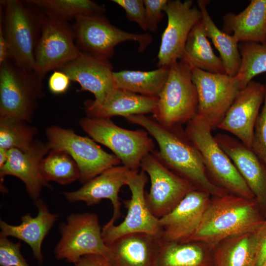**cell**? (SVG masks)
Segmentation results:
<instances>
[{
  "instance_id": "1",
  "label": "cell",
  "mask_w": 266,
  "mask_h": 266,
  "mask_svg": "<svg viewBox=\"0 0 266 266\" xmlns=\"http://www.w3.org/2000/svg\"><path fill=\"white\" fill-rule=\"evenodd\" d=\"M126 119L145 130L157 143L159 149L155 152L162 162L197 189L213 197L228 194L210 179L200 152L182 125L165 126L146 115H132Z\"/></svg>"
},
{
  "instance_id": "2",
  "label": "cell",
  "mask_w": 266,
  "mask_h": 266,
  "mask_svg": "<svg viewBox=\"0 0 266 266\" xmlns=\"http://www.w3.org/2000/svg\"><path fill=\"white\" fill-rule=\"evenodd\" d=\"M255 200L230 194L213 197L188 242H200L213 250L228 238L257 231L265 220Z\"/></svg>"
},
{
  "instance_id": "3",
  "label": "cell",
  "mask_w": 266,
  "mask_h": 266,
  "mask_svg": "<svg viewBox=\"0 0 266 266\" xmlns=\"http://www.w3.org/2000/svg\"><path fill=\"white\" fill-rule=\"evenodd\" d=\"M0 22L8 43L10 60L34 71V54L45 14L28 0H0Z\"/></svg>"
},
{
  "instance_id": "4",
  "label": "cell",
  "mask_w": 266,
  "mask_h": 266,
  "mask_svg": "<svg viewBox=\"0 0 266 266\" xmlns=\"http://www.w3.org/2000/svg\"><path fill=\"white\" fill-rule=\"evenodd\" d=\"M184 130L200 152L207 173L215 185L230 194L255 200L231 159L212 135V129L207 123L195 116Z\"/></svg>"
},
{
  "instance_id": "5",
  "label": "cell",
  "mask_w": 266,
  "mask_h": 266,
  "mask_svg": "<svg viewBox=\"0 0 266 266\" xmlns=\"http://www.w3.org/2000/svg\"><path fill=\"white\" fill-rule=\"evenodd\" d=\"M79 125L92 139L108 147L131 170H138L143 159L154 150L153 140L144 129H126L110 118L86 117L80 120Z\"/></svg>"
},
{
  "instance_id": "6",
  "label": "cell",
  "mask_w": 266,
  "mask_h": 266,
  "mask_svg": "<svg viewBox=\"0 0 266 266\" xmlns=\"http://www.w3.org/2000/svg\"><path fill=\"white\" fill-rule=\"evenodd\" d=\"M198 105L192 67L179 60L169 66L168 76L158 97L153 117L165 126L182 125L196 116Z\"/></svg>"
},
{
  "instance_id": "7",
  "label": "cell",
  "mask_w": 266,
  "mask_h": 266,
  "mask_svg": "<svg viewBox=\"0 0 266 266\" xmlns=\"http://www.w3.org/2000/svg\"><path fill=\"white\" fill-rule=\"evenodd\" d=\"M42 80L10 59L0 65V117L30 123L42 96Z\"/></svg>"
},
{
  "instance_id": "8",
  "label": "cell",
  "mask_w": 266,
  "mask_h": 266,
  "mask_svg": "<svg viewBox=\"0 0 266 266\" xmlns=\"http://www.w3.org/2000/svg\"><path fill=\"white\" fill-rule=\"evenodd\" d=\"M73 29L80 51L96 57L108 60L119 43L133 40L143 52L152 42L148 33L137 34L123 31L111 24L103 14L83 15L74 19Z\"/></svg>"
},
{
  "instance_id": "9",
  "label": "cell",
  "mask_w": 266,
  "mask_h": 266,
  "mask_svg": "<svg viewBox=\"0 0 266 266\" xmlns=\"http://www.w3.org/2000/svg\"><path fill=\"white\" fill-rule=\"evenodd\" d=\"M46 135L50 150H62L76 162L80 171L79 180L83 184L121 163L115 155L105 151L93 139L79 135L72 130L52 126L47 129Z\"/></svg>"
},
{
  "instance_id": "10",
  "label": "cell",
  "mask_w": 266,
  "mask_h": 266,
  "mask_svg": "<svg viewBox=\"0 0 266 266\" xmlns=\"http://www.w3.org/2000/svg\"><path fill=\"white\" fill-rule=\"evenodd\" d=\"M61 238L54 249L56 258L75 264L87 255L106 258L108 248L105 243L98 216L93 212L74 213L59 228Z\"/></svg>"
},
{
  "instance_id": "11",
  "label": "cell",
  "mask_w": 266,
  "mask_h": 266,
  "mask_svg": "<svg viewBox=\"0 0 266 266\" xmlns=\"http://www.w3.org/2000/svg\"><path fill=\"white\" fill-rule=\"evenodd\" d=\"M192 79L198 96L196 116L212 130L217 128L242 90L238 77L192 67Z\"/></svg>"
},
{
  "instance_id": "12",
  "label": "cell",
  "mask_w": 266,
  "mask_h": 266,
  "mask_svg": "<svg viewBox=\"0 0 266 266\" xmlns=\"http://www.w3.org/2000/svg\"><path fill=\"white\" fill-rule=\"evenodd\" d=\"M140 168L148 174L151 182L149 192L145 194L147 206L159 219L172 210L187 194L197 189L169 169L155 150L143 159Z\"/></svg>"
},
{
  "instance_id": "13",
  "label": "cell",
  "mask_w": 266,
  "mask_h": 266,
  "mask_svg": "<svg viewBox=\"0 0 266 266\" xmlns=\"http://www.w3.org/2000/svg\"><path fill=\"white\" fill-rule=\"evenodd\" d=\"M73 27L67 21L45 17L34 54V71L41 79L49 71L59 69L80 53Z\"/></svg>"
},
{
  "instance_id": "14",
  "label": "cell",
  "mask_w": 266,
  "mask_h": 266,
  "mask_svg": "<svg viewBox=\"0 0 266 266\" xmlns=\"http://www.w3.org/2000/svg\"><path fill=\"white\" fill-rule=\"evenodd\" d=\"M147 181V174L142 170H133L130 174L126 185L130 190L131 198L123 201L127 215L119 224L103 227L102 237L106 245L133 233H145L161 236L159 219L150 212L146 201L145 187Z\"/></svg>"
},
{
  "instance_id": "15",
  "label": "cell",
  "mask_w": 266,
  "mask_h": 266,
  "mask_svg": "<svg viewBox=\"0 0 266 266\" xmlns=\"http://www.w3.org/2000/svg\"><path fill=\"white\" fill-rule=\"evenodd\" d=\"M167 24L162 35L158 66L169 67L181 60L189 34L202 18L200 10L191 0H168L164 8Z\"/></svg>"
},
{
  "instance_id": "16",
  "label": "cell",
  "mask_w": 266,
  "mask_h": 266,
  "mask_svg": "<svg viewBox=\"0 0 266 266\" xmlns=\"http://www.w3.org/2000/svg\"><path fill=\"white\" fill-rule=\"evenodd\" d=\"M210 195L195 189L169 213L159 219L165 242H187L198 229L210 200Z\"/></svg>"
},
{
  "instance_id": "17",
  "label": "cell",
  "mask_w": 266,
  "mask_h": 266,
  "mask_svg": "<svg viewBox=\"0 0 266 266\" xmlns=\"http://www.w3.org/2000/svg\"><path fill=\"white\" fill-rule=\"evenodd\" d=\"M50 150L47 143L38 140H35L26 150L16 148L7 150V161L0 167L1 192H6L3 184L4 177L14 176L24 183L30 197L35 203L39 199L43 187L51 188L40 170V163Z\"/></svg>"
},
{
  "instance_id": "18",
  "label": "cell",
  "mask_w": 266,
  "mask_h": 266,
  "mask_svg": "<svg viewBox=\"0 0 266 266\" xmlns=\"http://www.w3.org/2000/svg\"><path fill=\"white\" fill-rule=\"evenodd\" d=\"M265 84L251 81L241 90L217 127L251 148L255 123L265 97Z\"/></svg>"
},
{
  "instance_id": "19",
  "label": "cell",
  "mask_w": 266,
  "mask_h": 266,
  "mask_svg": "<svg viewBox=\"0 0 266 266\" xmlns=\"http://www.w3.org/2000/svg\"><path fill=\"white\" fill-rule=\"evenodd\" d=\"M133 171L123 165L116 166L84 183L78 190L63 194L69 202L83 201L88 206L97 204L103 199L109 200L113 206V215L105 226L114 225L121 215L120 190L126 185Z\"/></svg>"
},
{
  "instance_id": "20",
  "label": "cell",
  "mask_w": 266,
  "mask_h": 266,
  "mask_svg": "<svg viewBox=\"0 0 266 266\" xmlns=\"http://www.w3.org/2000/svg\"><path fill=\"white\" fill-rule=\"evenodd\" d=\"M77 82L80 91L92 93L97 102L102 101L116 88L113 66L108 60L102 59L80 51L78 56L59 69Z\"/></svg>"
},
{
  "instance_id": "21",
  "label": "cell",
  "mask_w": 266,
  "mask_h": 266,
  "mask_svg": "<svg viewBox=\"0 0 266 266\" xmlns=\"http://www.w3.org/2000/svg\"><path fill=\"white\" fill-rule=\"evenodd\" d=\"M214 138L247 183L259 205L266 212V166L238 139L224 133H218Z\"/></svg>"
},
{
  "instance_id": "22",
  "label": "cell",
  "mask_w": 266,
  "mask_h": 266,
  "mask_svg": "<svg viewBox=\"0 0 266 266\" xmlns=\"http://www.w3.org/2000/svg\"><path fill=\"white\" fill-rule=\"evenodd\" d=\"M163 240L145 233L124 235L107 245L106 259L112 266H156Z\"/></svg>"
},
{
  "instance_id": "23",
  "label": "cell",
  "mask_w": 266,
  "mask_h": 266,
  "mask_svg": "<svg viewBox=\"0 0 266 266\" xmlns=\"http://www.w3.org/2000/svg\"><path fill=\"white\" fill-rule=\"evenodd\" d=\"M158 98L144 96L118 87L101 102L86 100L84 109L87 117L111 118L115 116L126 118L132 115L153 114Z\"/></svg>"
},
{
  "instance_id": "24",
  "label": "cell",
  "mask_w": 266,
  "mask_h": 266,
  "mask_svg": "<svg viewBox=\"0 0 266 266\" xmlns=\"http://www.w3.org/2000/svg\"><path fill=\"white\" fill-rule=\"evenodd\" d=\"M35 203L38 209L37 215L33 217L27 213L22 216L19 225H10L0 220V236L14 237L25 242L31 247L33 257L38 263L42 264L43 260L42 242L59 215L51 213L41 199H39Z\"/></svg>"
},
{
  "instance_id": "25",
  "label": "cell",
  "mask_w": 266,
  "mask_h": 266,
  "mask_svg": "<svg viewBox=\"0 0 266 266\" xmlns=\"http://www.w3.org/2000/svg\"><path fill=\"white\" fill-rule=\"evenodd\" d=\"M238 42L266 44V0H252L240 13H228L222 30Z\"/></svg>"
},
{
  "instance_id": "26",
  "label": "cell",
  "mask_w": 266,
  "mask_h": 266,
  "mask_svg": "<svg viewBox=\"0 0 266 266\" xmlns=\"http://www.w3.org/2000/svg\"><path fill=\"white\" fill-rule=\"evenodd\" d=\"M207 38L201 19L191 31L180 60L192 68L212 73L226 74L221 58L214 53Z\"/></svg>"
},
{
  "instance_id": "27",
  "label": "cell",
  "mask_w": 266,
  "mask_h": 266,
  "mask_svg": "<svg viewBox=\"0 0 266 266\" xmlns=\"http://www.w3.org/2000/svg\"><path fill=\"white\" fill-rule=\"evenodd\" d=\"M156 266H214L212 250L198 242L163 241Z\"/></svg>"
},
{
  "instance_id": "28",
  "label": "cell",
  "mask_w": 266,
  "mask_h": 266,
  "mask_svg": "<svg viewBox=\"0 0 266 266\" xmlns=\"http://www.w3.org/2000/svg\"><path fill=\"white\" fill-rule=\"evenodd\" d=\"M257 231L228 238L212 250L214 266H254Z\"/></svg>"
},
{
  "instance_id": "29",
  "label": "cell",
  "mask_w": 266,
  "mask_h": 266,
  "mask_svg": "<svg viewBox=\"0 0 266 266\" xmlns=\"http://www.w3.org/2000/svg\"><path fill=\"white\" fill-rule=\"evenodd\" d=\"M208 2V0H205L197 1L198 7L202 13L201 20L206 35L218 51L226 74L234 76L238 72L241 61L238 42L233 35L225 33L215 24L206 8Z\"/></svg>"
},
{
  "instance_id": "30",
  "label": "cell",
  "mask_w": 266,
  "mask_h": 266,
  "mask_svg": "<svg viewBox=\"0 0 266 266\" xmlns=\"http://www.w3.org/2000/svg\"><path fill=\"white\" fill-rule=\"evenodd\" d=\"M169 67L148 71L123 70L113 72L117 87L138 94L158 98L169 74Z\"/></svg>"
},
{
  "instance_id": "31",
  "label": "cell",
  "mask_w": 266,
  "mask_h": 266,
  "mask_svg": "<svg viewBox=\"0 0 266 266\" xmlns=\"http://www.w3.org/2000/svg\"><path fill=\"white\" fill-rule=\"evenodd\" d=\"M40 170L47 182H56L65 185L79 180L80 171L76 162L65 151L51 149L42 159Z\"/></svg>"
},
{
  "instance_id": "32",
  "label": "cell",
  "mask_w": 266,
  "mask_h": 266,
  "mask_svg": "<svg viewBox=\"0 0 266 266\" xmlns=\"http://www.w3.org/2000/svg\"><path fill=\"white\" fill-rule=\"evenodd\" d=\"M46 15L66 21L78 16L103 14L105 9L90 0H29Z\"/></svg>"
},
{
  "instance_id": "33",
  "label": "cell",
  "mask_w": 266,
  "mask_h": 266,
  "mask_svg": "<svg viewBox=\"0 0 266 266\" xmlns=\"http://www.w3.org/2000/svg\"><path fill=\"white\" fill-rule=\"evenodd\" d=\"M238 48L241 61L236 76L243 89L255 76L266 72V44L242 42Z\"/></svg>"
},
{
  "instance_id": "34",
  "label": "cell",
  "mask_w": 266,
  "mask_h": 266,
  "mask_svg": "<svg viewBox=\"0 0 266 266\" xmlns=\"http://www.w3.org/2000/svg\"><path fill=\"white\" fill-rule=\"evenodd\" d=\"M28 123L22 120L0 117V148L28 149L35 141L37 129Z\"/></svg>"
},
{
  "instance_id": "35",
  "label": "cell",
  "mask_w": 266,
  "mask_h": 266,
  "mask_svg": "<svg viewBox=\"0 0 266 266\" xmlns=\"http://www.w3.org/2000/svg\"><path fill=\"white\" fill-rule=\"evenodd\" d=\"M263 106L256 120L251 149L266 166V80Z\"/></svg>"
},
{
  "instance_id": "36",
  "label": "cell",
  "mask_w": 266,
  "mask_h": 266,
  "mask_svg": "<svg viewBox=\"0 0 266 266\" xmlns=\"http://www.w3.org/2000/svg\"><path fill=\"white\" fill-rule=\"evenodd\" d=\"M19 242L14 243L0 236V266H29L20 251Z\"/></svg>"
},
{
  "instance_id": "37",
  "label": "cell",
  "mask_w": 266,
  "mask_h": 266,
  "mask_svg": "<svg viewBox=\"0 0 266 266\" xmlns=\"http://www.w3.org/2000/svg\"><path fill=\"white\" fill-rule=\"evenodd\" d=\"M125 11L127 18L137 23L144 31L147 30L145 8L142 0H113Z\"/></svg>"
},
{
  "instance_id": "38",
  "label": "cell",
  "mask_w": 266,
  "mask_h": 266,
  "mask_svg": "<svg viewBox=\"0 0 266 266\" xmlns=\"http://www.w3.org/2000/svg\"><path fill=\"white\" fill-rule=\"evenodd\" d=\"M145 8L147 30H157L158 24L163 18L164 8L167 0H143Z\"/></svg>"
},
{
  "instance_id": "39",
  "label": "cell",
  "mask_w": 266,
  "mask_h": 266,
  "mask_svg": "<svg viewBox=\"0 0 266 266\" xmlns=\"http://www.w3.org/2000/svg\"><path fill=\"white\" fill-rule=\"evenodd\" d=\"M71 80L68 75L60 70H55L48 80L49 90L54 94L65 93L68 89Z\"/></svg>"
},
{
  "instance_id": "40",
  "label": "cell",
  "mask_w": 266,
  "mask_h": 266,
  "mask_svg": "<svg viewBox=\"0 0 266 266\" xmlns=\"http://www.w3.org/2000/svg\"><path fill=\"white\" fill-rule=\"evenodd\" d=\"M266 261V214L264 222L257 231V249L254 266H263Z\"/></svg>"
},
{
  "instance_id": "41",
  "label": "cell",
  "mask_w": 266,
  "mask_h": 266,
  "mask_svg": "<svg viewBox=\"0 0 266 266\" xmlns=\"http://www.w3.org/2000/svg\"><path fill=\"white\" fill-rule=\"evenodd\" d=\"M75 266H112L107 260L100 255H87L80 258Z\"/></svg>"
},
{
  "instance_id": "42",
  "label": "cell",
  "mask_w": 266,
  "mask_h": 266,
  "mask_svg": "<svg viewBox=\"0 0 266 266\" xmlns=\"http://www.w3.org/2000/svg\"><path fill=\"white\" fill-rule=\"evenodd\" d=\"M10 59L9 46L0 22V65Z\"/></svg>"
},
{
  "instance_id": "43",
  "label": "cell",
  "mask_w": 266,
  "mask_h": 266,
  "mask_svg": "<svg viewBox=\"0 0 266 266\" xmlns=\"http://www.w3.org/2000/svg\"><path fill=\"white\" fill-rule=\"evenodd\" d=\"M263 266H266V261Z\"/></svg>"
},
{
  "instance_id": "44",
  "label": "cell",
  "mask_w": 266,
  "mask_h": 266,
  "mask_svg": "<svg viewBox=\"0 0 266 266\" xmlns=\"http://www.w3.org/2000/svg\"></svg>"
}]
</instances>
